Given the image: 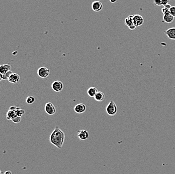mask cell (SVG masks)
<instances>
[{
  "label": "cell",
  "instance_id": "cell-17",
  "mask_svg": "<svg viewBox=\"0 0 175 174\" xmlns=\"http://www.w3.org/2000/svg\"><path fill=\"white\" fill-rule=\"evenodd\" d=\"M105 94L101 91H98L95 96L94 97V99L98 102H101L104 100L105 99Z\"/></svg>",
  "mask_w": 175,
  "mask_h": 174
},
{
  "label": "cell",
  "instance_id": "cell-16",
  "mask_svg": "<svg viewBox=\"0 0 175 174\" xmlns=\"http://www.w3.org/2000/svg\"><path fill=\"white\" fill-rule=\"evenodd\" d=\"M18 116L15 110H9L6 114L7 120H11L12 119Z\"/></svg>",
  "mask_w": 175,
  "mask_h": 174
},
{
  "label": "cell",
  "instance_id": "cell-19",
  "mask_svg": "<svg viewBox=\"0 0 175 174\" xmlns=\"http://www.w3.org/2000/svg\"><path fill=\"white\" fill-rule=\"evenodd\" d=\"M35 100V99L34 97H32V96H29L26 98V103L28 104H31L34 102Z\"/></svg>",
  "mask_w": 175,
  "mask_h": 174
},
{
  "label": "cell",
  "instance_id": "cell-10",
  "mask_svg": "<svg viewBox=\"0 0 175 174\" xmlns=\"http://www.w3.org/2000/svg\"><path fill=\"white\" fill-rule=\"evenodd\" d=\"M78 137L79 139L82 141L86 140L89 138V134L86 129H82L78 131Z\"/></svg>",
  "mask_w": 175,
  "mask_h": 174
},
{
  "label": "cell",
  "instance_id": "cell-29",
  "mask_svg": "<svg viewBox=\"0 0 175 174\" xmlns=\"http://www.w3.org/2000/svg\"><path fill=\"white\" fill-rule=\"evenodd\" d=\"M5 174H12V172L10 171H7L6 172H5Z\"/></svg>",
  "mask_w": 175,
  "mask_h": 174
},
{
  "label": "cell",
  "instance_id": "cell-2",
  "mask_svg": "<svg viewBox=\"0 0 175 174\" xmlns=\"http://www.w3.org/2000/svg\"><path fill=\"white\" fill-rule=\"evenodd\" d=\"M117 106L114 101L111 100L106 106V110L107 114L110 116H114L116 114L118 110Z\"/></svg>",
  "mask_w": 175,
  "mask_h": 174
},
{
  "label": "cell",
  "instance_id": "cell-15",
  "mask_svg": "<svg viewBox=\"0 0 175 174\" xmlns=\"http://www.w3.org/2000/svg\"><path fill=\"white\" fill-rule=\"evenodd\" d=\"M98 91V90L97 88H96L95 87H91L88 88V89L87 90V93L89 97H91L92 98H94Z\"/></svg>",
  "mask_w": 175,
  "mask_h": 174
},
{
  "label": "cell",
  "instance_id": "cell-7",
  "mask_svg": "<svg viewBox=\"0 0 175 174\" xmlns=\"http://www.w3.org/2000/svg\"><path fill=\"white\" fill-rule=\"evenodd\" d=\"M103 8V4L99 1H96L92 4V9L96 12H99L101 11Z\"/></svg>",
  "mask_w": 175,
  "mask_h": 174
},
{
  "label": "cell",
  "instance_id": "cell-20",
  "mask_svg": "<svg viewBox=\"0 0 175 174\" xmlns=\"http://www.w3.org/2000/svg\"><path fill=\"white\" fill-rule=\"evenodd\" d=\"M16 114L18 116H22L23 115H24L25 113V112L24 110H21L20 109V108L17 107L16 110H15Z\"/></svg>",
  "mask_w": 175,
  "mask_h": 174
},
{
  "label": "cell",
  "instance_id": "cell-13",
  "mask_svg": "<svg viewBox=\"0 0 175 174\" xmlns=\"http://www.w3.org/2000/svg\"><path fill=\"white\" fill-rule=\"evenodd\" d=\"M174 20V17L171 15L170 13L164 15L162 18V22L166 23H171Z\"/></svg>",
  "mask_w": 175,
  "mask_h": 174
},
{
  "label": "cell",
  "instance_id": "cell-26",
  "mask_svg": "<svg viewBox=\"0 0 175 174\" xmlns=\"http://www.w3.org/2000/svg\"><path fill=\"white\" fill-rule=\"evenodd\" d=\"M164 8H166V9H169V10H170V9L171 8L172 6H171V5L169 4H168L164 5Z\"/></svg>",
  "mask_w": 175,
  "mask_h": 174
},
{
  "label": "cell",
  "instance_id": "cell-5",
  "mask_svg": "<svg viewBox=\"0 0 175 174\" xmlns=\"http://www.w3.org/2000/svg\"><path fill=\"white\" fill-rule=\"evenodd\" d=\"M133 17H134V15H129L126 18L124 21L125 24L127 26L130 30H135L137 28L134 25Z\"/></svg>",
  "mask_w": 175,
  "mask_h": 174
},
{
  "label": "cell",
  "instance_id": "cell-14",
  "mask_svg": "<svg viewBox=\"0 0 175 174\" xmlns=\"http://www.w3.org/2000/svg\"><path fill=\"white\" fill-rule=\"evenodd\" d=\"M11 65L9 64H3L0 66V73L4 74L8 71H10Z\"/></svg>",
  "mask_w": 175,
  "mask_h": 174
},
{
  "label": "cell",
  "instance_id": "cell-21",
  "mask_svg": "<svg viewBox=\"0 0 175 174\" xmlns=\"http://www.w3.org/2000/svg\"><path fill=\"white\" fill-rule=\"evenodd\" d=\"M11 120H12L13 123H19L21 120V116H17L15 118H12Z\"/></svg>",
  "mask_w": 175,
  "mask_h": 174
},
{
  "label": "cell",
  "instance_id": "cell-23",
  "mask_svg": "<svg viewBox=\"0 0 175 174\" xmlns=\"http://www.w3.org/2000/svg\"><path fill=\"white\" fill-rule=\"evenodd\" d=\"M155 4L156 5V6H161L162 5V0H155L154 1Z\"/></svg>",
  "mask_w": 175,
  "mask_h": 174
},
{
  "label": "cell",
  "instance_id": "cell-28",
  "mask_svg": "<svg viewBox=\"0 0 175 174\" xmlns=\"http://www.w3.org/2000/svg\"><path fill=\"white\" fill-rule=\"evenodd\" d=\"M117 1H118V0H109L110 2L111 3H112V4H113V3H115Z\"/></svg>",
  "mask_w": 175,
  "mask_h": 174
},
{
  "label": "cell",
  "instance_id": "cell-8",
  "mask_svg": "<svg viewBox=\"0 0 175 174\" xmlns=\"http://www.w3.org/2000/svg\"><path fill=\"white\" fill-rule=\"evenodd\" d=\"M86 106L84 103H79L75 106L74 110L78 114H82L86 110Z\"/></svg>",
  "mask_w": 175,
  "mask_h": 174
},
{
  "label": "cell",
  "instance_id": "cell-24",
  "mask_svg": "<svg viewBox=\"0 0 175 174\" xmlns=\"http://www.w3.org/2000/svg\"><path fill=\"white\" fill-rule=\"evenodd\" d=\"M162 13L164 14V15L170 13V10H169V9H166V8H164H164L162 9Z\"/></svg>",
  "mask_w": 175,
  "mask_h": 174
},
{
  "label": "cell",
  "instance_id": "cell-27",
  "mask_svg": "<svg viewBox=\"0 0 175 174\" xmlns=\"http://www.w3.org/2000/svg\"><path fill=\"white\" fill-rule=\"evenodd\" d=\"M17 108V107L16 106H11V107L9 108V110H15Z\"/></svg>",
  "mask_w": 175,
  "mask_h": 174
},
{
  "label": "cell",
  "instance_id": "cell-9",
  "mask_svg": "<svg viewBox=\"0 0 175 174\" xmlns=\"http://www.w3.org/2000/svg\"><path fill=\"white\" fill-rule=\"evenodd\" d=\"M133 20H134V25L136 27L141 26L144 23V19L143 16L138 14L134 15Z\"/></svg>",
  "mask_w": 175,
  "mask_h": 174
},
{
  "label": "cell",
  "instance_id": "cell-11",
  "mask_svg": "<svg viewBox=\"0 0 175 174\" xmlns=\"http://www.w3.org/2000/svg\"><path fill=\"white\" fill-rule=\"evenodd\" d=\"M164 33L169 39L175 40V27L169 28L165 31Z\"/></svg>",
  "mask_w": 175,
  "mask_h": 174
},
{
  "label": "cell",
  "instance_id": "cell-3",
  "mask_svg": "<svg viewBox=\"0 0 175 174\" xmlns=\"http://www.w3.org/2000/svg\"><path fill=\"white\" fill-rule=\"evenodd\" d=\"M50 74V70L46 67H41L37 70V74L42 78H46L48 77Z\"/></svg>",
  "mask_w": 175,
  "mask_h": 174
},
{
  "label": "cell",
  "instance_id": "cell-1",
  "mask_svg": "<svg viewBox=\"0 0 175 174\" xmlns=\"http://www.w3.org/2000/svg\"><path fill=\"white\" fill-rule=\"evenodd\" d=\"M65 140V133L60 129L58 126H56L53 131L50 135V143L56 148L61 149L63 147Z\"/></svg>",
  "mask_w": 175,
  "mask_h": 174
},
{
  "label": "cell",
  "instance_id": "cell-6",
  "mask_svg": "<svg viewBox=\"0 0 175 174\" xmlns=\"http://www.w3.org/2000/svg\"><path fill=\"white\" fill-rule=\"evenodd\" d=\"M63 82L59 80H56L53 82L52 85V90L56 93H59L63 89Z\"/></svg>",
  "mask_w": 175,
  "mask_h": 174
},
{
  "label": "cell",
  "instance_id": "cell-25",
  "mask_svg": "<svg viewBox=\"0 0 175 174\" xmlns=\"http://www.w3.org/2000/svg\"><path fill=\"white\" fill-rule=\"evenodd\" d=\"M170 0H162V4L163 6H164L166 5L169 4V2Z\"/></svg>",
  "mask_w": 175,
  "mask_h": 174
},
{
  "label": "cell",
  "instance_id": "cell-22",
  "mask_svg": "<svg viewBox=\"0 0 175 174\" xmlns=\"http://www.w3.org/2000/svg\"><path fill=\"white\" fill-rule=\"evenodd\" d=\"M170 12L171 15L175 17V6H172L170 9Z\"/></svg>",
  "mask_w": 175,
  "mask_h": 174
},
{
  "label": "cell",
  "instance_id": "cell-12",
  "mask_svg": "<svg viewBox=\"0 0 175 174\" xmlns=\"http://www.w3.org/2000/svg\"><path fill=\"white\" fill-rule=\"evenodd\" d=\"M20 79V77L19 75L17 73H13L8 78V81L10 83L15 84L16 83H17L18 82H19Z\"/></svg>",
  "mask_w": 175,
  "mask_h": 174
},
{
  "label": "cell",
  "instance_id": "cell-4",
  "mask_svg": "<svg viewBox=\"0 0 175 174\" xmlns=\"http://www.w3.org/2000/svg\"><path fill=\"white\" fill-rule=\"evenodd\" d=\"M44 110L47 114L50 116H52L56 113V108L54 104L50 102L46 103L44 107Z\"/></svg>",
  "mask_w": 175,
  "mask_h": 174
},
{
  "label": "cell",
  "instance_id": "cell-18",
  "mask_svg": "<svg viewBox=\"0 0 175 174\" xmlns=\"http://www.w3.org/2000/svg\"><path fill=\"white\" fill-rule=\"evenodd\" d=\"M13 73L12 71H8V72H7L6 73H5L4 74H1V79L0 80L1 81L2 80H8L9 77L10 76V75Z\"/></svg>",
  "mask_w": 175,
  "mask_h": 174
},
{
  "label": "cell",
  "instance_id": "cell-30",
  "mask_svg": "<svg viewBox=\"0 0 175 174\" xmlns=\"http://www.w3.org/2000/svg\"><path fill=\"white\" fill-rule=\"evenodd\" d=\"M16 1H18V0H16Z\"/></svg>",
  "mask_w": 175,
  "mask_h": 174
}]
</instances>
